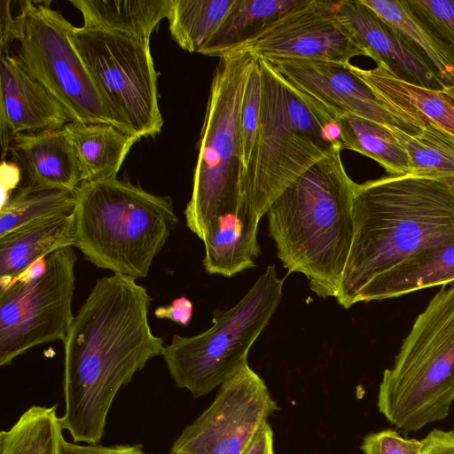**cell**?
Instances as JSON below:
<instances>
[{
	"instance_id": "2e32d148",
	"label": "cell",
	"mask_w": 454,
	"mask_h": 454,
	"mask_svg": "<svg viewBox=\"0 0 454 454\" xmlns=\"http://www.w3.org/2000/svg\"><path fill=\"white\" fill-rule=\"evenodd\" d=\"M333 13L377 66L408 83L433 90L446 87L409 43L361 0L334 1Z\"/></svg>"
},
{
	"instance_id": "3957f363",
	"label": "cell",
	"mask_w": 454,
	"mask_h": 454,
	"mask_svg": "<svg viewBox=\"0 0 454 454\" xmlns=\"http://www.w3.org/2000/svg\"><path fill=\"white\" fill-rule=\"evenodd\" d=\"M335 146L270 205L269 233L288 273L303 274L321 298L336 297L354 238L356 183Z\"/></svg>"
},
{
	"instance_id": "d6a6232c",
	"label": "cell",
	"mask_w": 454,
	"mask_h": 454,
	"mask_svg": "<svg viewBox=\"0 0 454 454\" xmlns=\"http://www.w3.org/2000/svg\"><path fill=\"white\" fill-rule=\"evenodd\" d=\"M422 440L407 439L386 429L366 435L361 445L364 454H421Z\"/></svg>"
},
{
	"instance_id": "d590c367",
	"label": "cell",
	"mask_w": 454,
	"mask_h": 454,
	"mask_svg": "<svg viewBox=\"0 0 454 454\" xmlns=\"http://www.w3.org/2000/svg\"><path fill=\"white\" fill-rule=\"evenodd\" d=\"M12 1H0V51L1 54L10 53V47L15 42L17 15L11 9Z\"/></svg>"
},
{
	"instance_id": "52a82bcc",
	"label": "cell",
	"mask_w": 454,
	"mask_h": 454,
	"mask_svg": "<svg viewBox=\"0 0 454 454\" xmlns=\"http://www.w3.org/2000/svg\"><path fill=\"white\" fill-rule=\"evenodd\" d=\"M254 59L247 51L226 53L213 75L184 210L186 225L201 240L221 216L237 214L242 204L239 122Z\"/></svg>"
},
{
	"instance_id": "ab89813d",
	"label": "cell",
	"mask_w": 454,
	"mask_h": 454,
	"mask_svg": "<svg viewBox=\"0 0 454 454\" xmlns=\"http://www.w3.org/2000/svg\"><path fill=\"white\" fill-rule=\"evenodd\" d=\"M170 454V453H169Z\"/></svg>"
},
{
	"instance_id": "ac0fdd59",
	"label": "cell",
	"mask_w": 454,
	"mask_h": 454,
	"mask_svg": "<svg viewBox=\"0 0 454 454\" xmlns=\"http://www.w3.org/2000/svg\"><path fill=\"white\" fill-rule=\"evenodd\" d=\"M10 150L28 185L74 192L82 183L79 161L64 128L15 136Z\"/></svg>"
},
{
	"instance_id": "44dd1931",
	"label": "cell",
	"mask_w": 454,
	"mask_h": 454,
	"mask_svg": "<svg viewBox=\"0 0 454 454\" xmlns=\"http://www.w3.org/2000/svg\"><path fill=\"white\" fill-rule=\"evenodd\" d=\"M261 218L246 206L221 216L203 239V266L209 274L231 278L255 266L261 253L257 239Z\"/></svg>"
},
{
	"instance_id": "5b68a950",
	"label": "cell",
	"mask_w": 454,
	"mask_h": 454,
	"mask_svg": "<svg viewBox=\"0 0 454 454\" xmlns=\"http://www.w3.org/2000/svg\"><path fill=\"white\" fill-rule=\"evenodd\" d=\"M74 200V247L96 267L134 279L148 275L178 223L169 196L126 179L82 182Z\"/></svg>"
},
{
	"instance_id": "5bb4252c",
	"label": "cell",
	"mask_w": 454,
	"mask_h": 454,
	"mask_svg": "<svg viewBox=\"0 0 454 454\" xmlns=\"http://www.w3.org/2000/svg\"><path fill=\"white\" fill-rule=\"evenodd\" d=\"M267 60V59H266ZM293 85L321 103L334 117L359 116L408 134L420 129L402 121L348 64L309 59H270Z\"/></svg>"
},
{
	"instance_id": "8fae6325",
	"label": "cell",
	"mask_w": 454,
	"mask_h": 454,
	"mask_svg": "<svg viewBox=\"0 0 454 454\" xmlns=\"http://www.w3.org/2000/svg\"><path fill=\"white\" fill-rule=\"evenodd\" d=\"M76 254L72 247L45 256L46 270L29 281L0 291V365L10 364L29 348L64 341L74 320Z\"/></svg>"
},
{
	"instance_id": "e0dca14e",
	"label": "cell",
	"mask_w": 454,
	"mask_h": 454,
	"mask_svg": "<svg viewBox=\"0 0 454 454\" xmlns=\"http://www.w3.org/2000/svg\"><path fill=\"white\" fill-rule=\"evenodd\" d=\"M404 122L431 129L454 143V87L433 90L408 83L382 67L362 69L348 64Z\"/></svg>"
},
{
	"instance_id": "ffe728a7",
	"label": "cell",
	"mask_w": 454,
	"mask_h": 454,
	"mask_svg": "<svg viewBox=\"0 0 454 454\" xmlns=\"http://www.w3.org/2000/svg\"><path fill=\"white\" fill-rule=\"evenodd\" d=\"M454 281V243L424 248L374 278L360 301H380Z\"/></svg>"
},
{
	"instance_id": "6da1fadb",
	"label": "cell",
	"mask_w": 454,
	"mask_h": 454,
	"mask_svg": "<svg viewBox=\"0 0 454 454\" xmlns=\"http://www.w3.org/2000/svg\"><path fill=\"white\" fill-rule=\"evenodd\" d=\"M151 301L136 279L114 273L97 280L74 317L63 341L65 412L59 419L74 442L99 443L120 388L162 355L163 340L148 321Z\"/></svg>"
},
{
	"instance_id": "f546056e",
	"label": "cell",
	"mask_w": 454,
	"mask_h": 454,
	"mask_svg": "<svg viewBox=\"0 0 454 454\" xmlns=\"http://www.w3.org/2000/svg\"><path fill=\"white\" fill-rule=\"evenodd\" d=\"M392 130L408 155L410 175L454 184V143L428 128L412 135Z\"/></svg>"
},
{
	"instance_id": "d4e9b609",
	"label": "cell",
	"mask_w": 454,
	"mask_h": 454,
	"mask_svg": "<svg viewBox=\"0 0 454 454\" xmlns=\"http://www.w3.org/2000/svg\"><path fill=\"white\" fill-rule=\"evenodd\" d=\"M343 149L362 153L376 160L392 176L410 174V161L392 129L352 115L335 117Z\"/></svg>"
},
{
	"instance_id": "4316f807",
	"label": "cell",
	"mask_w": 454,
	"mask_h": 454,
	"mask_svg": "<svg viewBox=\"0 0 454 454\" xmlns=\"http://www.w3.org/2000/svg\"><path fill=\"white\" fill-rule=\"evenodd\" d=\"M235 0H173L168 18L172 39L183 50L199 53L219 28Z\"/></svg>"
},
{
	"instance_id": "30bf717a",
	"label": "cell",
	"mask_w": 454,
	"mask_h": 454,
	"mask_svg": "<svg viewBox=\"0 0 454 454\" xmlns=\"http://www.w3.org/2000/svg\"><path fill=\"white\" fill-rule=\"evenodd\" d=\"M20 4L16 56L27 71L63 106L71 121L114 126L72 43L74 25L49 2L28 0Z\"/></svg>"
},
{
	"instance_id": "d6986e66",
	"label": "cell",
	"mask_w": 454,
	"mask_h": 454,
	"mask_svg": "<svg viewBox=\"0 0 454 454\" xmlns=\"http://www.w3.org/2000/svg\"><path fill=\"white\" fill-rule=\"evenodd\" d=\"M74 243V213L41 218L0 237L1 291L36 260Z\"/></svg>"
},
{
	"instance_id": "7402d4cb",
	"label": "cell",
	"mask_w": 454,
	"mask_h": 454,
	"mask_svg": "<svg viewBox=\"0 0 454 454\" xmlns=\"http://www.w3.org/2000/svg\"><path fill=\"white\" fill-rule=\"evenodd\" d=\"M64 129L77 156L82 182L116 177L138 140L106 123L69 121Z\"/></svg>"
},
{
	"instance_id": "f35d334b",
	"label": "cell",
	"mask_w": 454,
	"mask_h": 454,
	"mask_svg": "<svg viewBox=\"0 0 454 454\" xmlns=\"http://www.w3.org/2000/svg\"><path fill=\"white\" fill-rule=\"evenodd\" d=\"M46 268L47 265L45 257L40 258L31 263L22 273H20L14 280V282L29 281L37 278L45 272Z\"/></svg>"
},
{
	"instance_id": "1f68e13d",
	"label": "cell",
	"mask_w": 454,
	"mask_h": 454,
	"mask_svg": "<svg viewBox=\"0 0 454 454\" xmlns=\"http://www.w3.org/2000/svg\"><path fill=\"white\" fill-rule=\"evenodd\" d=\"M406 3L454 51V0H406Z\"/></svg>"
},
{
	"instance_id": "8992f818",
	"label": "cell",
	"mask_w": 454,
	"mask_h": 454,
	"mask_svg": "<svg viewBox=\"0 0 454 454\" xmlns=\"http://www.w3.org/2000/svg\"><path fill=\"white\" fill-rule=\"evenodd\" d=\"M454 401V285L443 286L416 318L391 368L378 409L394 426L418 431L444 419Z\"/></svg>"
},
{
	"instance_id": "cb8c5ba5",
	"label": "cell",
	"mask_w": 454,
	"mask_h": 454,
	"mask_svg": "<svg viewBox=\"0 0 454 454\" xmlns=\"http://www.w3.org/2000/svg\"><path fill=\"white\" fill-rule=\"evenodd\" d=\"M409 43L446 87H454V51L409 8L406 0H361Z\"/></svg>"
},
{
	"instance_id": "e575fe53",
	"label": "cell",
	"mask_w": 454,
	"mask_h": 454,
	"mask_svg": "<svg viewBox=\"0 0 454 454\" xmlns=\"http://www.w3.org/2000/svg\"><path fill=\"white\" fill-rule=\"evenodd\" d=\"M193 313L192 302L186 297L182 296L172 301L171 304L158 307L154 316L160 319H169L181 325H187Z\"/></svg>"
},
{
	"instance_id": "836d02e7",
	"label": "cell",
	"mask_w": 454,
	"mask_h": 454,
	"mask_svg": "<svg viewBox=\"0 0 454 454\" xmlns=\"http://www.w3.org/2000/svg\"><path fill=\"white\" fill-rule=\"evenodd\" d=\"M59 454H148L140 445L102 446L98 444H79L67 442L64 436L59 440Z\"/></svg>"
},
{
	"instance_id": "9a60e30c",
	"label": "cell",
	"mask_w": 454,
	"mask_h": 454,
	"mask_svg": "<svg viewBox=\"0 0 454 454\" xmlns=\"http://www.w3.org/2000/svg\"><path fill=\"white\" fill-rule=\"evenodd\" d=\"M0 95L2 159L15 136L62 129L71 121L63 106L27 71L16 55L0 56Z\"/></svg>"
},
{
	"instance_id": "484cf974",
	"label": "cell",
	"mask_w": 454,
	"mask_h": 454,
	"mask_svg": "<svg viewBox=\"0 0 454 454\" xmlns=\"http://www.w3.org/2000/svg\"><path fill=\"white\" fill-rule=\"evenodd\" d=\"M301 0H235L228 15L199 53L222 57Z\"/></svg>"
},
{
	"instance_id": "4fadbf2b",
	"label": "cell",
	"mask_w": 454,
	"mask_h": 454,
	"mask_svg": "<svg viewBox=\"0 0 454 454\" xmlns=\"http://www.w3.org/2000/svg\"><path fill=\"white\" fill-rule=\"evenodd\" d=\"M334 1L301 0L230 52L270 59H309L348 64L366 51L338 21ZM229 53V52H228Z\"/></svg>"
},
{
	"instance_id": "f1b7e54d",
	"label": "cell",
	"mask_w": 454,
	"mask_h": 454,
	"mask_svg": "<svg viewBox=\"0 0 454 454\" xmlns=\"http://www.w3.org/2000/svg\"><path fill=\"white\" fill-rule=\"evenodd\" d=\"M74 192L25 185L1 205L0 237L35 220L74 210Z\"/></svg>"
},
{
	"instance_id": "4dcf8cb0",
	"label": "cell",
	"mask_w": 454,
	"mask_h": 454,
	"mask_svg": "<svg viewBox=\"0 0 454 454\" xmlns=\"http://www.w3.org/2000/svg\"><path fill=\"white\" fill-rule=\"evenodd\" d=\"M261 91V67L259 59L254 56L247 75L239 114V138L241 160V182L248 167L256 137Z\"/></svg>"
},
{
	"instance_id": "7c38bea8",
	"label": "cell",
	"mask_w": 454,
	"mask_h": 454,
	"mask_svg": "<svg viewBox=\"0 0 454 454\" xmlns=\"http://www.w3.org/2000/svg\"><path fill=\"white\" fill-rule=\"evenodd\" d=\"M278 409L264 380L247 364L220 386L209 407L176 438L170 454H243Z\"/></svg>"
},
{
	"instance_id": "74e56055",
	"label": "cell",
	"mask_w": 454,
	"mask_h": 454,
	"mask_svg": "<svg viewBox=\"0 0 454 454\" xmlns=\"http://www.w3.org/2000/svg\"><path fill=\"white\" fill-rule=\"evenodd\" d=\"M243 454H275L273 431L269 422L259 428Z\"/></svg>"
},
{
	"instance_id": "277c9868",
	"label": "cell",
	"mask_w": 454,
	"mask_h": 454,
	"mask_svg": "<svg viewBox=\"0 0 454 454\" xmlns=\"http://www.w3.org/2000/svg\"><path fill=\"white\" fill-rule=\"evenodd\" d=\"M258 59L259 121L241 182V206L262 218L288 186L341 143L335 117L271 63Z\"/></svg>"
},
{
	"instance_id": "9c48e42d",
	"label": "cell",
	"mask_w": 454,
	"mask_h": 454,
	"mask_svg": "<svg viewBox=\"0 0 454 454\" xmlns=\"http://www.w3.org/2000/svg\"><path fill=\"white\" fill-rule=\"evenodd\" d=\"M70 39L114 126L138 139L159 134L164 121L150 39L74 26Z\"/></svg>"
},
{
	"instance_id": "603a6c76",
	"label": "cell",
	"mask_w": 454,
	"mask_h": 454,
	"mask_svg": "<svg viewBox=\"0 0 454 454\" xmlns=\"http://www.w3.org/2000/svg\"><path fill=\"white\" fill-rule=\"evenodd\" d=\"M173 0H71L80 11L82 27L148 38L163 19Z\"/></svg>"
},
{
	"instance_id": "ba28073f",
	"label": "cell",
	"mask_w": 454,
	"mask_h": 454,
	"mask_svg": "<svg viewBox=\"0 0 454 454\" xmlns=\"http://www.w3.org/2000/svg\"><path fill=\"white\" fill-rule=\"evenodd\" d=\"M285 278L269 265L244 297L213 311L212 326L190 337L174 335L162 356L176 386L200 397L237 374L280 304Z\"/></svg>"
},
{
	"instance_id": "8d00e7d4",
	"label": "cell",
	"mask_w": 454,
	"mask_h": 454,
	"mask_svg": "<svg viewBox=\"0 0 454 454\" xmlns=\"http://www.w3.org/2000/svg\"><path fill=\"white\" fill-rule=\"evenodd\" d=\"M422 442L421 454H454V430L434 429Z\"/></svg>"
},
{
	"instance_id": "83f0119b",
	"label": "cell",
	"mask_w": 454,
	"mask_h": 454,
	"mask_svg": "<svg viewBox=\"0 0 454 454\" xmlns=\"http://www.w3.org/2000/svg\"><path fill=\"white\" fill-rule=\"evenodd\" d=\"M57 405H33L0 433V454H59L63 428Z\"/></svg>"
},
{
	"instance_id": "7a4b0ae2",
	"label": "cell",
	"mask_w": 454,
	"mask_h": 454,
	"mask_svg": "<svg viewBox=\"0 0 454 454\" xmlns=\"http://www.w3.org/2000/svg\"><path fill=\"white\" fill-rule=\"evenodd\" d=\"M354 238L336 295L349 309L377 276L429 247L454 243V184L410 174L356 184Z\"/></svg>"
}]
</instances>
